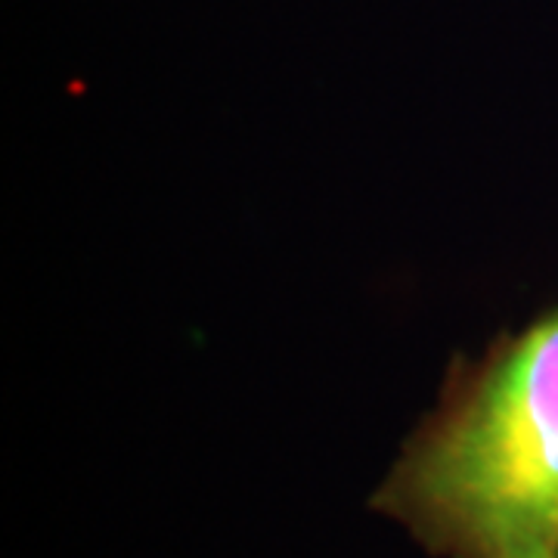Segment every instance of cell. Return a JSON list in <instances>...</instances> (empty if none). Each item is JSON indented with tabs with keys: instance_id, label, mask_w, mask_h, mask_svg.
<instances>
[{
	"instance_id": "obj_1",
	"label": "cell",
	"mask_w": 558,
	"mask_h": 558,
	"mask_svg": "<svg viewBox=\"0 0 558 558\" xmlns=\"http://www.w3.org/2000/svg\"><path fill=\"white\" fill-rule=\"evenodd\" d=\"M381 506L444 558H558V314L418 440Z\"/></svg>"
}]
</instances>
